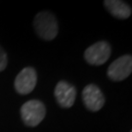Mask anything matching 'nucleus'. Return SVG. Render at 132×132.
Masks as SVG:
<instances>
[{
  "label": "nucleus",
  "mask_w": 132,
  "mask_h": 132,
  "mask_svg": "<svg viewBox=\"0 0 132 132\" xmlns=\"http://www.w3.org/2000/svg\"><path fill=\"white\" fill-rule=\"evenodd\" d=\"M34 30L44 40H53L58 34V22L56 17L47 11L39 12L33 20Z\"/></svg>",
  "instance_id": "nucleus-1"
},
{
  "label": "nucleus",
  "mask_w": 132,
  "mask_h": 132,
  "mask_svg": "<svg viewBox=\"0 0 132 132\" xmlns=\"http://www.w3.org/2000/svg\"><path fill=\"white\" fill-rule=\"evenodd\" d=\"M46 109L39 100H29L21 108V117L26 125L34 127L43 120Z\"/></svg>",
  "instance_id": "nucleus-2"
},
{
  "label": "nucleus",
  "mask_w": 132,
  "mask_h": 132,
  "mask_svg": "<svg viewBox=\"0 0 132 132\" xmlns=\"http://www.w3.org/2000/svg\"><path fill=\"white\" fill-rule=\"evenodd\" d=\"M111 53V45L106 41H99L94 43L85 50L84 58L90 65L101 66L108 61Z\"/></svg>",
  "instance_id": "nucleus-3"
},
{
  "label": "nucleus",
  "mask_w": 132,
  "mask_h": 132,
  "mask_svg": "<svg viewBox=\"0 0 132 132\" xmlns=\"http://www.w3.org/2000/svg\"><path fill=\"white\" fill-rule=\"evenodd\" d=\"M132 71V58L124 55L113 61L108 69V76L113 81H121L127 78Z\"/></svg>",
  "instance_id": "nucleus-4"
},
{
  "label": "nucleus",
  "mask_w": 132,
  "mask_h": 132,
  "mask_svg": "<svg viewBox=\"0 0 132 132\" xmlns=\"http://www.w3.org/2000/svg\"><path fill=\"white\" fill-rule=\"evenodd\" d=\"M36 71L31 67H27L18 73L15 79V89L22 95L30 93L36 85Z\"/></svg>",
  "instance_id": "nucleus-5"
},
{
  "label": "nucleus",
  "mask_w": 132,
  "mask_h": 132,
  "mask_svg": "<svg viewBox=\"0 0 132 132\" xmlns=\"http://www.w3.org/2000/svg\"><path fill=\"white\" fill-rule=\"evenodd\" d=\"M82 100L85 107L92 112L101 110L105 104L104 94L95 84H88L85 86L82 91Z\"/></svg>",
  "instance_id": "nucleus-6"
},
{
  "label": "nucleus",
  "mask_w": 132,
  "mask_h": 132,
  "mask_svg": "<svg viewBox=\"0 0 132 132\" xmlns=\"http://www.w3.org/2000/svg\"><path fill=\"white\" fill-rule=\"evenodd\" d=\"M55 98L62 108H71L73 106L76 97V90L67 81H60L55 87Z\"/></svg>",
  "instance_id": "nucleus-7"
},
{
  "label": "nucleus",
  "mask_w": 132,
  "mask_h": 132,
  "mask_svg": "<svg viewBox=\"0 0 132 132\" xmlns=\"http://www.w3.org/2000/svg\"><path fill=\"white\" fill-rule=\"evenodd\" d=\"M105 7L108 9L110 14L119 20H125L131 15V8L128 4L119 0H106Z\"/></svg>",
  "instance_id": "nucleus-8"
},
{
  "label": "nucleus",
  "mask_w": 132,
  "mask_h": 132,
  "mask_svg": "<svg viewBox=\"0 0 132 132\" xmlns=\"http://www.w3.org/2000/svg\"><path fill=\"white\" fill-rule=\"evenodd\" d=\"M8 64V58L7 54L3 50V48L0 46V71H4Z\"/></svg>",
  "instance_id": "nucleus-9"
}]
</instances>
